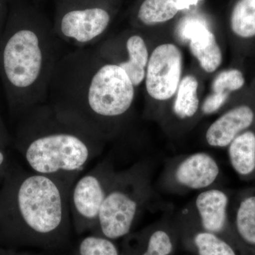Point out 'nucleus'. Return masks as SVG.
I'll return each mask as SVG.
<instances>
[{
    "label": "nucleus",
    "instance_id": "1",
    "mask_svg": "<svg viewBox=\"0 0 255 255\" xmlns=\"http://www.w3.org/2000/svg\"><path fill=\"white\" fill-rule=\"evenodd\" d=\"M135 88L123 69L95 48H78L58 60L47 102L106 141L131 110Z\"/></svg>",
    "mask_w": 255,
    "mask_h": 255
},
{
    "label": "nucleus",
    "instance_id": "2",
    "mask_svg": "<svg viewBox=\"0 0 255 255\" xmlns=\"http://www.w3.org/2000/svg\"><path fill=\"white\" fill-rule=\"evenodd\" d=\"M72 184L11 164L0 186V246L63 251L73 233Z\"/></svg>",
    "mask_w": 255,
    "mask_h": 255
},
{
    "label": "nucleus",
    "instance_id": "3",
    "mask_svg": "<svg viewBox=\"0 0 255 255\" xmlns=\"http://www.w3.org/2000/svg\"><path fill=\"white\" fill-rule=\"evenodd\" d=\"M60 42L41 11L22 0H10L0 39V78L12 115L19 117L48 102L53 72L63 56Z\"/></svg>",
    "mask_w": 255,
    "mask_h": 255
},
{
    "label": "nucleus",
    "instance_id": "4",
    "mask_svg": "<svg viewBox=\"0 0 255 255\" xmlns=\"http://www.w3.org/2000/svg\"><path fill=\"white\" fill-rule=\"evenodd\" d=\"M105 142L48 102L20 116L14 139L28 169L72 185L102 154Z\"/></svg>",
    "mask_w": 255,
    "mask_h": 255
},
{
    "label": "nucleus",
    "instance_id": "5",
    "mask_svg": "<svg viewBox=\"0 0 255 255\" xmlns=\"http://www.w3.org/2000/svg\"><path fill=\"white\" fill-rule=\"evenodd\" d=\"M147 170L139 162L116 172L91 233L116 241L131 233L150 196Z\"/></svg>",
    "mask_w": 255,
    "mask_h": 255
},
{
    "label": "nucleus",
    "instance_id": "6",
    "mask_svg": "<svg viewBox=\"0 0 255 255\" xmlns=\"http://www.w3.org/2000/svg\"><path fill=\"white\" fill-rule=\"evenodd\" d=\"M113 15L112 0H56L53 30L61 41L90 48L108 31Z\"/></svg>",
    "mask_w": 255,
    "mask_h": 255
},
{
    "label": "nucleus",
    "instance_id": "7",
    "mask_svg": "<svg viewBox=\"0 0 255 255\" xmlns=\"http://www.w3.org/2000/svg\"><path fill=\"white\" fill-rule=\"evenodd\" d=\"M116 172L112 162L105 159L74 182L69 204L73 231L77 235L93 231Z\"/></svg>",
    "mask_w": 255,
    "mask_h": 255
},
{
    "label": "nucleus",
    "instance_id": "8",
    "mask_svg": "<svg viewBox=\"0 0 255 255\" xmlns=\"http://www.w3.org/2000/svg\"><path fill=\"white\" fill-rule=\"evenodd\" d=\"M182 74V54L173 43L156 47L146 69V92L156 101L172 98L177 91Z\"/></svg>",
    "mask_w": 255,
    "mask_h": 255
},
{
    "label": "nucleus",
    "instance_id": "9",
    "mask_svg": "<svg viewBox=\"0 0 255 255\" xmlns=\"http://www.w3.org/2000/svg\"><path fill=\"white\" fill-rule=\"evenodd\" d=\"M117 43L122 46V49L107 41L96 46L95 49L106 61L123 69L134 86L138 87L145 80L150 58L147 43L137 33H130L122 43Z\"/></svg>",
    "mask_w": 255,
    "mask_h": 255
},
{
    "label": "nucleus",
    "instance_id": "10",
    "mask_svg": "<svg viewBox=\"0 0 255 255\" xmlns=\"http://www.w3.org/2000/svg\"><path fill=\"white\" fill-rule=\"evenodd\" d=\"M229 198L221 189L209 188L198 194L195 207L199 216L196 223L204 231L219 235L236 247L237 239L228 223Z\"/></svg>",
    "mask_w": 255,
    "mask_h": 255
},
{
    "label": "nucleus",
    "instance_id": "11",
    "mask_svg": "<svg viewBox=\"0 0 255 255\" xmlns=\"http://www.w3.org/2000/svg\"><path fill=\"white\" fill-rule=\"evenodd\" d=\"M179 240L178 230L156 226L124 238L122 255H173Z\"/></svg>",
    "mask_w": 255,
    "mask_h": 255
},
{
    "label": "nucleus",
    "instance_id": "12",
    "mask_svg": "<svg viewBox=\"0 0 255 255\" xmlns=\"http://www.w3.org/2000/svg\"><path fill=\"white\" fill-rule=\"evenodd\" d=\"M180 34L189 40L192 55L206 73H212L222 63L223 55L216 36L204 21L187 18L181 25Z\"/></svg>",
    "mask_w": 255,
    "mask_h": 255
},
{
    "label": "nucleus",
    "instance_id": "13",
    "mask_svg": "<svg viewBox=\"0 0 255 255\" xmlns=\"http://www.w3.org/2000/svg\"><path fill=\"white\" fill-rule=\"evenodd\" d=\"M220 167L206 152H196L182 159L176 166L173 178L179 187L189 190H204L216 182Z\"/></svg>",
    "mask_w": 255,
    "mask_h": 255
},
{
    "label": "nucleus",
    "instance_id": "14",
    "mask_svg": "<svg viewBox=\"0 0 255 255\" xmlns=\"http://www.w3.org/2000/svg\"><path fill=\"white\" fill-rule=\"evenodd\" d=\"M254 119V112L249 106L234 107L210 125L206 132V142L211 147H228L238 135L251 127Z\"/></svg>",
    "mask_w": 255,
    "mask_h": 255
},
{
    "label": "nucleus",
    "instance_id": "15",
    "mask_svg": "<svg viewBox=\"0 0 255 255\" xmlns=\"http://www.w3.org/2000/svg\"><path fill=\"white\" fill-rule=\"evenodd\" d=\"M178 233L186 248L196 255H238L236 247L227 240L196 224L185 226Z\"/></svg>",
    "mask_w": 255,
    "mask_h": 255
},
{
    "label": "nucleus",
    "instance_id": "16",
    "mask_svg": "<svg viewBox=\"0 0 255 255\" xmlns=\"http://www.w3.org/2000/svg\"><path fill=\"white\" fill-rule=\"evenodd\" d=\"M228 157L235 172L248 177L255 172V132L246 130L228 146Z\"/></svg>",
    "mask_w": 255,
    "mask_h": 255
},
{
    "label": "nucleus",
    "instance_id": "17",
    "mask_svg": "<svg viewBox=\"0 0 255 255\" xmlns=\"http://www.w3.org/2000/svg\"><path fill=\"white\" fill-rule=\"evenodd\" d=\"M233 233L239 244L255 251V193L244 196L238 204Z\"/></svg>",
    "mask_w": 255,
    "mask_h": 255
},
{
    "label": "nucleus",
    "instance_id": "18",
    "mask_svg": "<svg viewBox=\"0 0 255 255\" xmlns=\"http://www.w3.org/2000/svg\"><path fill=\"white\" fill-rule=\"evenodd\" d=\"M178 11L175 0H142L135 11V18L140 24L152 26L169 21Z\"/></svg>",
    "mask_w": 255,
    "mask_h": 255
},
{
    "label": "nucleus",
    "instance_id": "19",
    "mask_svg": "<svg viewBox=\"0 0 255 255\" xmlns=\"http://www.w3.org/2000/svg\"><path fill=\"white\" fill-rule=\"evenodd\" d=\"M199 82L192 75H187L181 80L173 106L174 113L181 119L192 118L199 110L198 97Z\"/></svg>",
    "mask_w": 255,
    "mask_h": 255
},
{
    "label": "nucleus",
    "instance_id": "20",
    "mask_svg": "<svg viewBox=\"0 0 255 255\" xmlns=\"http://www.w3.org/2000/svg\"><path fill=\"white\" fill-rule=\"evenodd\" d=\"M233 33L241 38L255 36V0H240L231 17Z\"/></svg>",
    "mask_w": 255,
    "mask_h": 255
},
{
    "label": "nucleus",
    "instance_id": "21",
    "mask_svg": "<svg viewBox=\"0 0 255 255\" xmlns=\"http://www.w3.org/2000/svg\"><path fill=\"white\" fill-rule=\"evenodd\" d=\"M73 255H122L116 241L100 235L89 233L80 239Z\"/></svg>",
    "mask_w": 255,
    "mask_h": 255
},
{
    "label": "nucleus",
    "instance_id": "22",
    "mask_svg": "<svg viewBox=\"0 0 255 255\" xmlns=\"http://www.w3.org/2000/svg\"><path fill=\"white\" fill-rule=\"evenodd\" d=\"M243 74L238 69L224 70L216 75L212 82V92L229 95L244 86Z\"/></svg>",
    "mask_w": 255,
    "mask_h": 255
},
{
    "label": "nucleus",
    "instance_id": "23",
    "mask_svg": "<svg viewBox=\"0 0 255 255\" xmlns=\"http://www.w3.org/2000/svg\"><path fill=\"white\" fill-rule=\"evenodd\" d=\"M229 95L212 92L206 97L201 106L203 114L210 115L219 111L228 100Z\"/></svg>",
    "mask_w": 255,
    "mask_h": 255
},
{
    "label": "nucleus",
    "instance_id": "24",
    "mask_svg": "<svg viewBox=\"0 0 255 255\" xmlns=\"http://www.w3.org/2000/svg\"><path fill=\"white\" fill-rule=\"evenodd\" d=\"M11 163L8 157L6 149L0 147V186L2 184L8 171H9Z\"/></svg>",
    "mask_w": 255,
    "mask_h": 255
},
{
    "label": "nucleus",
    "instance_id": "25",
    "mask_svg": "<svg viewBox=\"0 0 255 255\" xmlns=\"http://www.w3.org/2000/svg\"><path fill=\"white\" fill-rule=\"evenodd\" d=\"M9 3L10 0H0V39L7 20Z\"/></svg>",
    "mask_w": 255,
    "mask_h": 255
},
{
    "label": "nucleus",
    "instance_id": "26",
    "mask_svg": "<svg viewBox=\"0 0 255 255\" xmlns=\"http://www.w3.org/2000/svg\"><path fill=\"white\" fill-rule=\"evenodd\" d=\"M11 142V137L0 114V147L6 149Z\"/></svg>",
    "mask_w": 255,
    "mask_h": 255
},
{
    "label": "nucleus",
    "instance_id": "27",
    "mask_svg": "<svg viewBox=\"0 0 255 255\" xmlns=\"http://www.w3.org/2000/svg\"><path fill=\"white\" fill-rule=\"evenodd\" d=\"M199 0H175L176 6L178 10L188 9L191 5L197 4Z\"/></svg>",
    "mask_w": 255,
    "mask_h": 255
},
{
    "label": "nucleus",
    "instance_id": "28",
    "mask_svg": "<svg viewBox=\"0 0 255 255\" xmlns=\"http://www.w3.org/2000/svg\"><path fill=\"white\" fill-rule=\"evenodd\" d=\"M16 255H54L52 253L46 251L32 252V251H16Z\"/></svg>",
    "mask_w": 255,
    "mask_h": 255
},
{
    "label": "nucleus",
    "instance_id": "29",
    "mask_svg": "<svg viewBox=\"0 0 255 255\" xmlns=\"http://www.w3.org/2000/svg\"><path fill=\"white\" fill-rule=\"evenodd\" d=\"M16 250L9 249L0 246V255H16Z\"/></svg>",
    "mask_w": 255,
    "mask_h": 255
}]
</instances>
